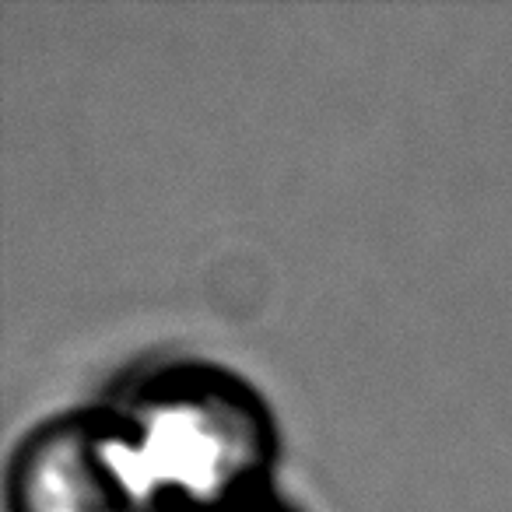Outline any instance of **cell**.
Instances as JSON below:
<instances>
[{
  "label": "cell",
  "instance_id": "1",
  "mask_svg": "<svg viewBox=\"0 0 512 512\" xmlns=\"http://www.w3.org/2000/svg\"><path fill=\"white\" fill-rule=\"evenodd\" d=\"M106 407L165 512L271 488L274 418L264 397L221 365L197 358L148 365Z\"/></svg>",
  "mask_w": 512,
  "mask_h": 512
},
{
  "label": "cell",
  "instance_id": "2",
  "mask_svg": "<svg viewBox=\"0 0 512 512\" xmlns=\"http://www.w3.org/2000/svg\"><path fill=\"white\" fill-rule=\"evenodd\" d=\"M11 512H165L106 404L39 421L11 456Z\"/></svg>",
  "mask_w": 512,
  "mask_h": 512
},
{
  "label": "cell",
  "instance_id": "3",
  "mask_svg": "<svg viewBox=\"0 0 512 512\" xmlns=\"http://www.w3.org/2000/svg\"><path fill=\"white\" fill-rule=\"evenodd\" d=\"M169 512H295L288 502H281L271 488L249 491L239 498H225V502H207V505H179Z\"/></svg>",
  "mask_w": 512,
  "mask_h": 512
}]
</instances>
